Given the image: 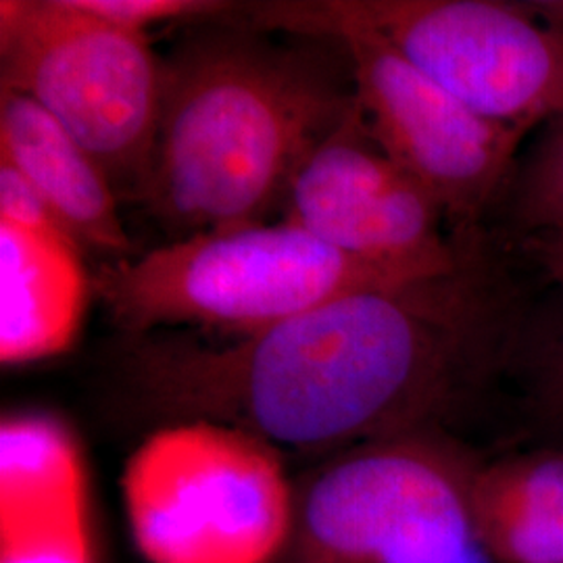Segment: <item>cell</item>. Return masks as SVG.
Segmentation results:
<instances>
[{
    "instance_id": "obj_1",
    "label": "cell",
    "mask_w": 563,
    "mask_h": 563,
    "mask_svg": "<svg viewBox=\"0 0 563 563\" xmlns=\"http://www.w3.org/2000/svg\"><path fill=\"white\" fill-rule=\"evenodd\" d=\"M526 305L478 230L446 272L342 295L251 339L123 334L118 376L163 423H225L274 449H351L432 430L504 378Z\"/></svg>"
},
{
    "instance_id": "obj_2",
    "label": "cell",
    "mask_w": 563,
    "mask_h": 563,
    "mask_svg": "<svg viewBox=\"0 0 563 563\" xmlns=\"http://www.w3.org/2000/svg\"><path fill=\"white\" fill-rule=\"evenodd\" d=\"M355 102L342 42L265 32L234 11L190 21L162 55L157 141L136 202L167 242L267 223Z\"/></svg>"
},
{
    "instance_id": "obj_3",
    "label": "cell",
    "mask_w": 563,
    "mask_h": 563,
    "mask_svg": "<svg viewBox=\"0 0 563 563\" xmlns=\"http://www.w3.org/2000/svg\"><path fill=\"white\" fill-rule=\"evenodd\" d=\"M423 276L432 274L353 257L278 220L102 262L92 292L125 336L202 328L242 341L342 295Z\"/></svg>"
},
{
    "instance_id": "obj_4",
    "label": "cell",
    "mask_w": 563,
    "mask_h": 563,
    "mask_svg": "<svg viewBox=\"0 0 563 563\" xmlns=\"http://www.w3.org/2000/svg\"><path fill=\"white\" fill-rule=\"evenodd\" d=\"M265 32L369 30L483 118L528 132L563 115V23L499 0H276L241 4Z\"/></svg>"
},
{
    "instance_id": "obj_5",
    "label": "cell",
    "mask_w": 563,
    "mask_h": 563,
    "mask_svg": "<svg viewBox=\"0 0 563 563\" xmlns=\"http://www.w3.org/2000/svg\"><path fill=\"white\" fill-rule=\"evenodd\" d=\"M121 495L146 563H274L297 523L276 449L225 423H162L125 463Z\"/></svg>"
},
{
    "instance_id": "obj_6",
    "label": "cell",
    "mask_w": 563,
    "mask_h": 563,
    "mask_svg": "<svg viewBox=\"0 0 563 563\" xmlns=\"http://www.w3.org/2000/svg\"><path fill=\"white\" fill-rule=\"evenodd\" d=\"M0 88L38 102L95 157L120 201L151 174L162 109V55L144 32L80 0L0 2Z\"/></svg>"
},
{
    "instance_id": "obj_7",
    "label": "cell",
    "mask_w": 563,
    "mask_h": 563,
    "mask_svg": "<svg viewBox=\"0 0 563 563\" xmlns=\"http://www.w3.org/2000/svg\"><path fill=\"white\" fill-rule=\"evenodd\" d=\"M478 462L434 430L344 449L302 495L301 563H474Z\"/></svg>"
},
{
    "instance_id": "obj_8",
    "label": "cell",
    "mask_w": 563,
    "mask_h": 563,
    "mask_svg": "<svg viewBox=\"0 0 563 563\" xmlns=\"http://www.w3.org/2000/svg\"><path fill=\"white\" fill-rule=\"evenodd\" d=\"M355 97L372 139L443 209L451 234L483 228L528 132L483 118L369 30H344Z\"/></svg>"
},
{
    "instance_id": "obj_9",
    "label": "cell",
    "mask_w": 563,
    "mask_h": 563,
    "mask_svg": "<svg viewBox=\"0 0 563 563\" xmlns=\"http://www.w3.org/2000/svg\"><path fill=\"white\" fill-rule=\"evenodd\" d=\"M280 222L353 257L426 274L460 262L467 236L444 234L443 209L372 139L360 102L297 169Z\"/></svg>"
},
{
    "instance_id": "obj_10",
    "label": "cell",
    "mask_w": 563,
    "mask_h": 563,
    "mask_svg": "<svg viewBox=\"0 0 563 563\" xmlns=\"http://www.w3.org/2000/svg\"><path fill=\"white\" fill-rule=\"evenodd\" d=\"M0 162L38 188L81 251H97L107 262L132 257L120 197L101 165L38 102L7 88H0Z\"/></svg>"
},
{
    "instance_id": "obj_11",
    "label": "cell",
    "mask_w": 563,
    "mask_h": 563,
    "mask_svg": "<svg viewBox=\"0 0 563 563\" xmlns=\"http://www.w3.org/2000/svg\"><path fill=\"white\" fill-rule=\"evenodd\" d=\"M80 246L57 230L0 220V362L63 355L78 339L92 292Z\"/></svg>"
},
{
    "instance_id": "obj_12",
    "label": "cell",
    "mask_w": 563,
    "mask_h": 563,
    "mask_svg": "<svg viewBox=\"0 0 563 563\" xmlns=\"http://www.w3.org/2000/svg\"><path fill=\"white\" fill-rule=\"evenodd\" d=\"M88 474L71 430L46 413L0 423V549L88 537Z\"/></svg>"
},
{
    "instance_id": "obj_13",
    "label": "cell",
    "mask_w": 563,
    "mask_h": 563,
    "mask_svg": "<svg viewBox=\"0 0 563 563\" xmlns=\"http://www.w3.org/2000/svg\"><path fill=\"white\" fill-rule=\"evenodd\" d=\"M470 518L488 563H563V451L530 446L478 462Z\"/></svg>"
},
{
    "instance_id": "obj_14",
    "label": "cell",
    "mask_w": 563,
    "mask_h": 563,
    "mask_svg": "<svg viewBox=\"0 0 563 563\" xmlns=\"http://www.w3.org/2000/svg\"><path fill=\"white\" fill-rule=\"evenodd\" d=\"M534 446L563 451V299L526 305L505 363Z\"/></svg>"
},
{
    "instance_id": "obj_15",
    "label": "cell",
    "mask_w": 563,
    "mask_h": 563,
    "mask_svg": "<svg viewBox=\"0 0 563 563\" xmlns=\"http://www.w3.org/2000/svg\"><path fill=\"white\" fill-rule=\"evenodd\" d=\"M497 205H504L516 239L563 230V115L549 121L543 136L516 162Z\"/></svg>"
},
{
    "instance_id": "obj_16",
    "label": "cell",
    "mask_w": 563,
    "mask_h": 563,
    "mask_svg": "<svg viewBox=\"0 0 563 563\" xmlns=\"http://www.w3.org/2000/svg\"><path fill=\"white\" fill-rule=\"evenodd\" d=\"M81 4L123 27L144 32L157 23L213 20L234 11L236 4L218 0H80Z\"/></svg>"
},
{
    "instance_id": "obj_17",
    "label": "cell",
    "mask_w": 563,
    "mask_h": 563,
    "mask_svg": "<svg viewBox=\"0 0 563 563\" xmlns=\"http://www.w3.org/2000/svg\"><path fill=\"white\" fill-rule=\"evenodd\" d=\"M0 220L65 234L38 188L4 162H0Z\"/></svg>"
},
{
    "instance_id": "obj_18",
    "label": "cell",
    "mask_w": 563,
    "mask_h": 563,
    "mask_svg": "<svg viewBox=\"0 0 563 563\" xmlns=\"http://www.w3.org/2000/svg\"><path fill=\"white\" fill-rule=\"evenodd\" d=\"M516 241L520 242L523 257L537 267L544 280L558 288L563 299V230L534 232Z\"/></svg>"
}]
</instances>
